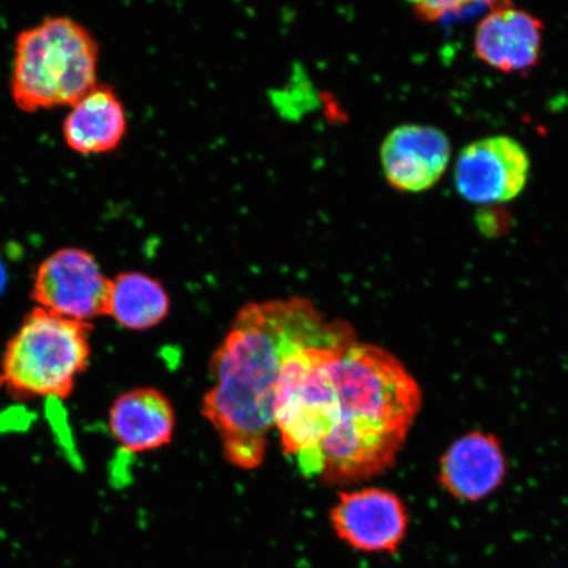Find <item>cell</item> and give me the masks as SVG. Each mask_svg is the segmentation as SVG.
I'll return each mask as SVG.
<instances>
[{"instance_id":"15","label":"cell","mask_w":568,"mask_h":568,"mask_svg":"<svg viewBox=\"0 0 568 568\" xmlns=\"http://www.w3.org/2000/svg\"><path fill=\"white\" fill-rule=\"evenodd\" d=\"M2 275H3V272H2V268H0V276H2Z\"/></svg>"},{"instance_id":"8","label":"cell","mask_w":568,"mask_h":568,"mask_svg":"<svg viewBox=\"0 0 568 568\" xmlns=\"http://www.w3.org/2000/svg\"><path fill=\"white\" fill-rule=\"evenodd\" d=\"M381 165L389 187L418 194L435 187L449 166L452 145L436 126L403 124L381 145Z\"/></svg>"},{"instance_id":"4","label":"cell","mask_w":568,"mask_h":568,"mask_svg":"<svg viewBox=\"0 0 568 568\" xmlns=\"http://www.w3.org/2000/svg\"><path fill=\"white\" fill-rule=\"evenodd\" d=\"M91 324L36 307L0 362V387L19 399H67L91 359Z\"/></svg>"},{"instance_id":"7","label":"cell","mask_w":568,"mask_h":568,"mask_svg":"<svg viewBox=\"0 0 568 568\" xmlns=\"http://www.w3.org/2000/svg\"><path fill=\"white\" fill-rule=\"evenodd\" d=\"M329 520L341 541L364 552H395L409 525L400 497L383 488L339 493Z\"/></svg>"},{"instance_id":"2","label":"cell","mask_w":568,"mask_h":568,"mask_svg":"<svg viewBox=\"0 0 568 568\" xmlns=\"http://www.w3.org/2000/svg\"><path fill=\"white\" fill-rule=\"evenodd\" d=\"M422 407L420 385L385 347L355 341L332 351L320 390V444L301 473L328 486L385 474Z\"/></svg>"},{"instance_id":"14","label":"cell","mask_w":568,"mask_h":568,"mask_svg":"<svg viewBox=\"0 0 568 568\" xmlns=\"http://www.w3.org/2000/svg\"><path fill=\"white\" fill-rule=\"evenodd\" d=\"M480 3L467 2H420L412 4L415 16L422 21H442L447 17L464 16L465 12L475 11Z\"/></svg>"},{"instance_id":"3","label":"cell","mask_w":568,"mask_h":568,"mask_svg":"<svg viewBox=\"0 0 568 568\" xmlns=\"http://www.w3.org/2000/svg\"><path fill=\"white\" fill-rule=\"evenodd\" d=\"M99 44L78 21L45 18L18 34L11 95L24 112L73 105L97 87Z\"/></svg>"},{"instance_id":"9","label":"cell","mask_w":568,"mask_h":568,"mask_svg":"<svg viewBox=\"0 0 568 568\" xmlns=\"http://www.w3.org/2000/svg\"><path fill=\"white\" fill-rule=\"evenodd\" d=\"M542 21L510 3H496L481 19L474 38L475 54L501 73H525L537 65Z\"/></svg>"},{"instance_id":"11","label":"cell","mask_w":568,"mask_h":568,"mask_svg":"<svg viewBox=\"0 0 568 568\" xmlns=\"http://www.w3.org/2000/svg\"><path fill=\"white\" fill-rule=\"evenodd\" d=\"M175 423L172 402L152 387L126 390L113 400L109 410L110 433L130 453H148L169 445Z\"/></svg>"},{"instance_id":"5","label":"cell","mask_w":568,"mask_h":568,"mask_svg":"<svg viewBox=\"0 0 568 568\" xmlns=\"http://www.w3.org/2000/svg\"><path fill=\"white\" fill-rule=\"evenodd\" d=\"M111 280L90 252L62 247L36 270L32 300L51 314L91 324L106 315Z\"/></svg>"},{"instance_id":"1","label":"cell","mask_w":568,"mask_h":568,"mask_svg":"<svg viewBox=\"0 0 568 568\" xmlns=\"http://www.w3.org/2000/svg\"><path fill=\"white\" fill-rule=\"evenodd\" d=\"M357 341L349 323L329 318L307 297L252 302L241 307L212 354L213 385L202 415L222 442L223 456L241 470L264 464L276 394L294 354L310 346Z\"/></svg>"},{"instance_id":"13","label":"cell","mask_w":568,"mask_h":568,"mask_svg":"<svg viewBox=\"0 0 568 568\" xmlns=\"http://www.w3.org/2000/svg\"><path fill=\"white\" fill-rule=\"evenodd\" d=\"M170 308V295L154 276L125 272L111 280L105 316L125 329H152L169 316Z\"/></svg>"},{"instance_id":"12","label":"cell","mask_w":568,"mask_h":568,"mask_svg":"<svg viewBox=\"0 0 568 568\" xmlns=\"http://www.w3.org/2000/svg\"><path fill=\"white\" fill-rule=\"evenodd\" d=\"M126 130L124 104L116 91L104 83H98L71 105L62 125L67 145L84 155L115 151Z\"/></svg>"},{"instance_id":"6","label":"cell","mask_w":568,"mask_h":568,"mask_svg":"<svg viewBox=\"0 0 568 568\" xmlns=\"http://www.w3.org/2000/svg\"><path fill=\"white\" fill-rule=\"evenodd\" d=\"M529 173V155L520 142L509 136H491L462 149L454 181L468 202L504 203L523 193Z\"/></svg>"},{"instance_id":"10","label":"cell","mask_w":568,"mask_h":568,"mask_svg":"<svg viewBox=\"0 0 568 568\" xmlns=\"http://www.w3.org/2000/svg\"><path fill=\"white\" fill-rule=\"evenodd\" d=\"M507 468L499 439L491 433L474 430L447 447L439 460L438 480L454 499L475 503L501 487Z\"/></svg>"}]
</instances>
